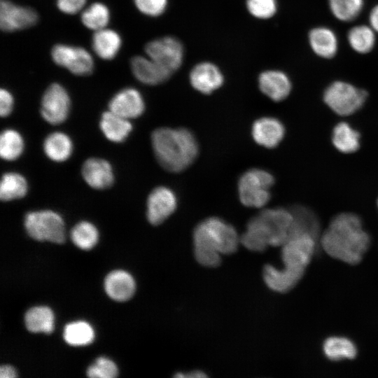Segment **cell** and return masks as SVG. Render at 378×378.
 <instances>
[{
  "instance_id": "1",
  "label": "cell",
  "mask_w": 378,
  "mask_h": 378,
  "mask_svg": "<svg viewBox=\"0 0 378 378\" xmlns=\"http://www.w3.org/2000/svg\"><path fill=\"white\" fill-rule=\"evenodd\" d=\"M327 254L350 265L360 262L370 246V237L360 218L353 213H341L330 221L321 237Z\"/></svg>"
},
{
  "instance_id": "2",
  "label": "cell",
  "mask_w": 378,
  "mask_h": 378,
  "mask_svg": "<svg viewBox=\"0 0 378 378\" xmlns=\"http://www.w3.org/2000/svg\"><path fill=\"white\" fill-rule=\"evenodd\" d=\"M316 240L307 234L290 237L281 246L284 268L267 265L263 269V279L271 290L286 293L302 279L316 248Z\"/></svg>"
},
{
  "instance_id": "3",
  "label": "cell",
  "mask_w": 378,
  "mask_h": 378,
  "mask_svg": "<svg viewBox=\"0 0 378 378\" xmlns=\"http://www.w3.org/2000/svg\"><path fill=\"white\" fill-rule=\"evenodd\" d=\"M240 243L235 228L218 217H210L200 222L193 231L194 255L202 265L217 267L221 255L235 252Z\"/></svg>"
},
{
  "instance_id": "4",
  "label": "cell",
  "mask_w": 378,
  "mask_h": 378,
  "mask_svg": "<svg viewBox=\"0 0 378 378\" xmlns=\"http://www.w3.org/2000/svg\"><path fill=\"white\" fill-rule=\"evenodd\" d=\"M292 223L290 210L280 207L265 209L248 222L240 243L256 252H262L269 246H282L289 239Z\"/></svg>"
},
{
  "instance_id": "5",
  "label": "cell",
  "mask_w": 378,
  "mask_h": 378,
  "mask_svg": "<svg viewBox=\"0 0 378 378\" xmlns=\"http://www.w3.org/2000/svg\"><path fill=\"white\" fill-rule=\"evenodd\" d=\"M151 143L158 162L171 172L185 170L198 155L197 140L186 128H158L151 134Z\"/></svg>"
},
{
  "instance_id": "6",
  "label": "cell",
  "mask_w": 378,
  "mask_h": 378,
  "mask_svg": "<svg viewBox=\"0 0 378 378\" xmlns=\"http://www.w3.org/2000/svg\"><path fill=\"white\" fill-rule=\"evenodd\" d=\"M274 183L273 176L260 169H251L244 172L238 182L241 202L246 206L260 208L270 199V188Z\"/></svg>"
},
{
  "instance_id": "7",
  "label": "cell",
  "mask_w": 378,
  "mask_h": 378,
  "mask_svg": "<svg viewBox=\"0 0 378 378\" xmlns=\"http://www.w3.org/2000/svg\"><path fill=\"white\" fill-rule=\"evenodd\" d=\"M24 225L27 234L37 241L62 244L65 239L62 217L50 210L31 211L26 214Z\"/></svg>"
},
{
  "instance_id": "8",
  "label": "cell",
  "mask_w": 378,
  "mask_h": 378,
  "mask_svg": "<svg viewBox=\"0 0 378 378\" xmlns=\"http://www.w3.org/2000/svg\"><path fill=\"white\" fill-rule=\"evenodd\" d=\"M368 92L344 82L335 81L325 90L323 100L335 113L346 116L359 110L364 104Z\"/></svg>"
},
{
  "instance_id": "9",
  "label": "cell",
  "mask_w": 378,
  "mask_h": 378,
  "mask_svg": "<svg viewBox=\"0 0 378 378\" xmlns=\"http://www.w3.org/2000/svg\"><path fill=\"white\" fill-rule=\"evenodd\" d=\"M51 57L58 66L76 76L90 75L94 69L90 53L82 47L68 44H55L51 49Z\"/></svg>"
},
{
  "instance_id": "10",
  "label": "cell",
  "mask_w": 378,
  "mask_h": 378,
  "mask_svg": "<svg viewBox=\"0 0 378 378\" xmlns=\"http://www.w3.org/2000/svg\"><path fill=\"white\" fill-rule=\"evenodd\" d=\"M145 52L148 57L172 74L181 66L184 50L182 43L172 36H164L146 43Z\"/></svg>"
},
{
  "instance_id": "11",
  "label": "cell",
  "mask_w": 378,
  "mask_h": 378,
  "mask_svg": "<svg viewBox=\"0 0 378 378\" xmlns=\"http://www.w3.org/2000/svg\"><path fill=\"white\" fill-rule=\"evenodd\" d=\"M70 97L66 89L57 83L50 84L45 90L41 102V114L52 125L62 123L70 110Z\"/></svg>"
},
{
  "instance_id": "12",
  "label": "cell",
  "mask_w": 378,
  "mask_h": 378,
  "mask_svg": "<svg viewBox=\"0 0 378 378\" xmlns=\"http://www.w3.org/2000/svg\"><path fill=\"white\" fill-rule=\"evenodd\" d=\"M38 15L31 8L17 5L8 0L0 2V27L6 32L29 28L36 24Z\"/></svg>"
},
{
  "instance_id": "13",
  "label": "cell",
  "mask_w": 378,
  "mask_h": 378,
  "mask_svg": "<svg viewBox=\"0 0 378 378\" xmlns=\"http://www.w3.org/2000/svg\"><path fill=\"white\" fill-rule=\"evenodd\" d=\"M146 204L148 220L153 225H158L174 212L177 206V199L170 188L160 186L150 192Z\"/></svg>"
},
{
  "instance_id": "14",
  "label": "cell",
  "mask_w": 378,
  "mask_h": 378,
  "mask_svg": "<svg viewBox=\"0 0 378 378\" xmlns=\"http://www.w3.org/2000/svg\"><path fill=\"white\" fill-rule=\"evenodd\" d=\"M109 111L126 119L135 118L144 111L145 103L141 93L126 88L115 94L108 103Z\"/></svg>"
},
{
  "instance_id": "15",
  "label": "cell",
  "mask_w": 378,
  "mask_h": 378,
  "mask_svg": "<svg viewBox=\"0 0 378 378\" xmlns=\"http://www.w3.org/2000/svg\"><path fill=\"white\" fill-rule=\"evenodd\" d=\"M223 75L214 64L204 62L196 64L190 73L193 88L203 94H210L222 86Z\"/></svg>"
},
{
  "instance_id": "16",
  "label": "cell",
  "mask_w": 378,
  "mask_h": 378,
  "mask_svg": "<svg viewBox=\"0 0 378 378\" xmlns=\"http://www.w3.org/2000/svg\"><path fill=\"white\" fill-rule=\"evenodd\" d=\"M134 77L141 83L155 85L167 81L172 74L150 57L134 56L130 60Z\"/></svg>"
},
{
  "instance_id": "17",
  "label": "cell",
  "mask_w": 378,
  "mask_h": 378,
  "mask_svg": "<svg viewBox=\"0 0 378 378\" xmlns=\"http://www.w3.org/2000/svg\"><path fill=\"white\" fill-rule=\"evenodd\" d=\"M82 176L85 181L92 188L106 189L114 181V175L111 164L104 159L91 158L83 164Z\"/></svg>"
},
{
  "instance_id": "18",
  "label": "cell",
  "mask_w": 378,
  "mask_h": 378,
  "mask_svg": "<svg viewBox=\"0 0 378 378\" xmlns=\"http://www.w3.org/2000/svg\"><path fill=\"white\" fill-rule=\"evenodd\" d=\"M284 134V125L275 118H259L252 126V136L255 141L267 148H273L278 146Z\"/></svg>"
},
{
  "instance_id": "19",
  "label": "cell",
  "mask_w": 378,
  "mask_h": 378,
  "mask_svg": "<svg viewBox=\"0 0 378 378\" xmlns=\"http://www.w3.org/2000/svg\"><path fill=\"white\" fill-rule=\"evenodd\" d=\"M258 85L264 94L275 102L285 99L292 88L288 76L278 70H267L261 73L258 78Z\"/></svg>"
},
{
  "instance_id": "20",
  "label": "cell",
  "mask_w": 378,
  "mask_h": 378,
  "mask_svg": "<svg viewBox=\"0 0 378 378\" xmlns=\"http://www.w3.org/2000/svg\"><path fill=\"white\" fill-rule=\"evenodd\" d=\"M104 289L111 299L122 302L129 300L135 290V282L132 276L125 271L111 272L105 278Z\"/></svg>"
},
{
  "instance_id": "21",
  "label": "cell",
  "mask_w": 378,
  "mask_h": 378,
  "mask_svg": "<svg viewBox=\"0 0 378 378\" xmlns=\"http://www.w3.org/2000/svg\"><path fill=\"white\" fill-rule=\"evenodd\" d=\"M293 223L290 237L307 234L316 240L320 232V223L314 211L303 206H295L290 209Z\"/></svg>"
},
{
  "instance_id": "22",
  "label": "cell",
  "mask_w": 378,
  "mask_h": 378,
  "mask_svg": "<svg viewBox=\"0 0 378 378\" xmlns=\"http://www.w3.org/2000/svg\"><path fill=\"white\" fill-rule=\"evenodd\" d=\"M92 46L94 52L100 58L109 60L118 53L122 46V39L117 31L104 28L94 31Z\"/></svg>"
},
{
  "instance_id": "23",
  "label": "cell",
  "mask_w": 378,
  "mask_h": 378,
  "mask_svg": "<svg viewBox=\"0 0 378 378\" xmlns=\"http://www.w3.org/2000/svg\"><path fill=\"white\" fill-rule=\"evenodd\" d=\"M311 48L318 56L330 59L338 48L337 38L332 30L325 27H315L309 33Z\"/></svg>"
},
{
  "instance_id": "24",
  "label": "cell",
  "mask_w": 378,
  "mask_h": 378,
  "mask_svg": "<svg viewBox=\"0 0 378 378\" xmlns=\"http://www.w3.org/2000/svg\"><path fill=\"white\" fill-rule=\"evenodd\" d=\"M99 126L106 138L115 143L125 141L132 130V125L128 119L111 111L102 114Z\"/></svg>"
},
{
  "instance_id": "25",
  "label": "cell",
  "mask_w": 378,
  "mask_h": 378,
  "mask_svg": "<svg viewBox=\"0 0 378 378\" xmlns=\"http://www.w3.org/2000/svg\"><path fill=\"white\" fill-rule=\"evenodd\" d=\"M43 150L49 159L55 162H63L71 155L73 144L68 135L63 132H55L46 138Z\"/></svg>"
},
{
  "instance_id": "26",
  "label": "cell",
  "mask_w": 378,
  "mask_h": 378,
  "mask_svg": "<svg viewBox=\"0 0 378 378\" xmlns=\"http://www.w3.org/2000/svg\"><path fill=\"white\" fill-rule=\"evenodd\" d=\"M26 328L31 332L50 333L53 329L54 315L52 310L45 306L30 308L24 314Z\"/></svg>"
},
{
  "instance_id": "27",
  "label": "cell",
  "mask_w": 378,
  "mask_h": 378,
  "mask_svg": "<svg viewBox=\"0 0 378 378\" xmlns=\"http://www.w3.org/2000/svg\"><path fill=\"white\" fill-rule=\"evenodd\" d=\"M332 141L339 151L351 153L359 148L360 134L348 123L342 122L335 126L332 134Z\"/></svg>"
},
{
  "instance_id": "28",
  "label": "cell",
  "mask_w": 378,
  "mask_h": 378,
  "mask_svg": "<svg viewBox=\"0 0 378 378\" xmlns=\"http://www.w3.org/2000/svg\"><path fill=\"white\" fill-rule=\"evenodd\" d=\"M28 185L25 178L16 172L3 174L0 184V198L4 202L23 197L27 192Z\"/></svg>"
},
{
  "instance_id": "29",
  "label": "cell",
  "mask_w": 378,
  "mask_h": 378,
  "mask_svg": "<svg viewBox=\"0 0 378 378\" xmlns=\"http://www.w3.org/2000/svg\"><path fill=\"white\" fill-rule=\"evenodd\" d=\"M374 31L370 26L360 24L352 27L347 39L351 48L358 53L366 54L374 48L376 41Z\"/></svg>"
},
{
  "instance_id": "30",
  "label": "cell",
  "mask_w": 378,
  "mask_h": 378,
  "mask_svg": "<svg viewBox=\"0 0 378 378\" xmlns=\"http://www.w3.org/2000/svg\"><path fill=\"white\" fill-rule=\"evenodd\" d=\"M94 336L92 328L85 321L69 323L63 330L64 340L71 346L87 345L92 342Z\"/></svg>"
},
{
  "instance_id": "31",
  "label": "cell",
  "mask_w": 378,
  "mask_h": 378,
  "mask_svg": "<svg viewBox=\"0 0 378 378\" xmlns=\"http://www.w3.org/2000/svg\"><path fill=\"white\" fill-rule=\"evenodd\" d=\"M80 19L85 27L95 31L106 28L110 20V10L104 4L94 2L83 10Z\"/></svg>"
},
{
  "instance_id": "32",
  "label": "cell",
  "mask_w": 378,
  "mask_h": 378,
  "mask_svg": "<svg viewBox=\"0 0 378 378\" xmlns=\"http://www.w3.org/2000/svg\"><path fill=\"white\" fill-rule=\"evenodd\" d=\"M24 149V141L20 134L12 129L4 130L0 136V155L5 160L18 158Z\"/></svg>"
},
{
  "instance_id": "33",
  "label": "cell",
  "mask_w": 378,
  "mask_h": 378,
  "mask_svg": "<svg viewBox=\"0 0 378 378\" xmlns=\"http://www.w3.org/2000/svg\"><path fill=\"white\" fill-rule=\"evenodd\" d=\"M326 356L330 360L352 359L356 355L355 345L348 339L343 337L328 338L323 344Z\"/></svg>"
},
{
  "instance_id": "34",
  "label": "cell",
  "mask_w": 378,
  "mask_h": 378,
  "mask_svg": "<svg viewBox=\"0 0 378 378\" xmlns=\"http://www.w3.org/2000/svg\"><path fill=\"white\" fill-rule=\"evenodd\" d=\"M70 235L73 243L83 250L91 249L97 242L99 236L96 227L88 221L78 223Z\"/></svg>"
},
{
  "instance_id": "35",
  "label": "cell",
  "mask_w": 378,
  "mask_h": 378,
  "mask_svg": "<svg viewBox=\"0 0 378 378\" xmlns=\"http://www.w3.org/2000/svg\"><path fill=\"white\" fill-rule=\"evenodd\" d=\"M332 14L339 20L351 22L360 13L363 0H328Z\"/></svg>"
},
{
  "instance_id": "36",
  "label": "cell",
  "mask_w": 378,
  "mask_h": 378,
  "mask_svg": "<svg viewBox=\"0 0 378 378\" xmlns=\"http://www.w3.org/2000/svg\"><path fill=\"white\" fill-rule=\"evenodd\" d=\"M87 376L91 378H113L118 375L115 364L105 357H99L88 367Z\"/></svg>"
},
{
  "instance_id": "37",
  "label": "cell",
  "mask_w": 378,
  "mask_h": 378,
  "mask_svg": "<svg viewBox=\"0 0 378 378\" xmlns=\"http://www.w3.org/2000/svg\"><path fill=\"white\" fill-rule=\"evenodd\" d=\"M246 6L249 13L260 19H267L276 12V0H247Z\"/></svg>"
},
{
  "instance_id": "38",
  "label": "cell",
  "mask_w": 378,
  "mask_h": 378,
  "mask_svg": "<svg viewBox=\"0 0 378 378\" xmlns=\"http://www.w3.org/2000/svg\"><path fill=\"white\" fill-rule=\"evenodd\" d=\"M167 0H134L136 8L150 17L162 15L167 8Z\"/></svg>"
},
{
  "instance_id": "39",
  "label": "cell",
  "mask_w": 378,
  "mask_h": 378,
  "mask_svg": "<svg viewBox=\"0 0 378 378\" xmlns=\"http://www.w3.org/2000/svg\"><path fill=\"white\" fill-rule=\"evenodd\" d=\"M87 0H57L58 9L65 13L73 15L80 11Z\"/></svg>"
},
{
  "instance_id": "40",
  "label": "cell",
  "mask_w": 378,
  "mask_h": 378,
  "mask_svg": "<svg viewBox=\"0 0 378 378\" xmlns=\"http://www.w3.org/2000/svg\"><path fill=\"white\" fill-rule=\"evenodd\" d=\"M13 97L12 94L6 89L0 90V115L1 117L8 116L13 108Z\"/></svg>"
},
{
  "instance_id": "41",
  "label": "cell",
  "mask_w": 378,
  "mask_h": 378,
  "mask_svg": "<svg viewBox=\"0 0 378 378\" xmlns=\"http://www.w3.org/2000/svg\"><path fill=\"white\" fill-rule=\"evenodd\" d=\"M174 377L177 378H202L206 377L207 374L201 370H192L185 374L183 372H177Z\"/></svg>"
},
{
  "instance_id": "42",
  "label": "cell",
  "mask_w": 378,
  "mask_h": 378,
  "mask_svg": "<svg viewBox=\"0 0 378 378\" xmlns=\"http://www.w3.org/2000/svg\"><path fill=\"white\" fill-rule=\"evenodd\" d=\"M369 22L373 30L378 33V4L374 6L371 10Z\"/></svg>"
},
{
  "instance_id": "43",
  "label": "cell",
  "mask_w": 378,
  "mask_h": 378,
  "mask_svg": "<svg viewBox=\"0 0 378 378\" xmlns=\"http://www.w3.org/2000/svg\"><path fill=\"white\" fill-rule=\"evenodd\" d=\"M16 376V371L12 366L5 365L0 367L1 378H14Z\"/></svg>"
},
{
  "instance_id": "44",
  "label": "cell",
  "mask_w": 378,
  "mask_h": 378,
  "mask_svg": "<svg viewBox=\"0 0 378 378\" xmlns=\"http://www.w3.org/2000/svg\"><path fill=\"white\" fill-rule=\"evenodd\" d=\"M377 205H378V200H377Z\"/></svg>"
}]
</instances>
